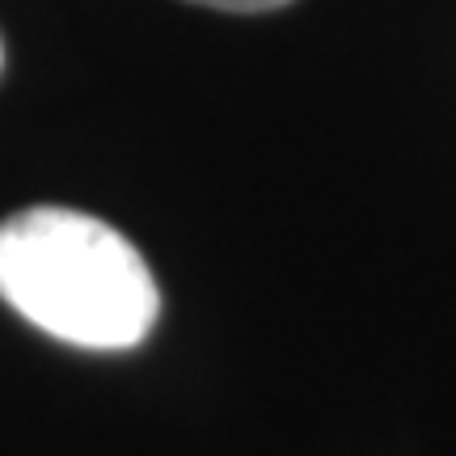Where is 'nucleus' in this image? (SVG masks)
<instances>
[{
    "instance_id": "obj_1",
    "label": "nucleus",
    "mask_w": 456,
    "mask_h": 456,
    "mask_svg": "<svg viewBox=\"0 0 456 456\" xmlns=\"http://www.w3.org/2000/svg\"><path fill=\"white\" fill-rule=\"evenodd\" d=\"M0 300L85 351L140 346L161 313L140 249L72 208H26L0 220Z\"/></svg>"
},
{
    "instance_id": "obj_2",
    "label": "nucleus",
    "mask_w": 456,
    "mask_h": 456,
    "mask_svg": "<svg viewBox=\"0 0 456 456\" xmlns=\"http://www.w3.org/2000/svg\"><path fill=\"white\" fill-rule=\"evenodd\" d=\"M191 4H208V9H224V13H266V9H283L292 0H191Z\"/></svg>"
},
{
    "instance_id": "obj_3",
    "label": "nucleus",
    "mask_w": 456,
    "mask_h": 456,
    "mask_svg": "<svg viewBox=\"0 0 456 456\" xmlns=\"http://www.w3.org/2000/svg\"><path fill=\"white\" fill-rule=\"evenodd\" d=\"M0 60H4V55H0Z\"/></svg>"
}]
</instances>
